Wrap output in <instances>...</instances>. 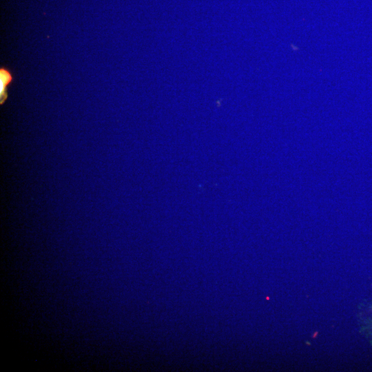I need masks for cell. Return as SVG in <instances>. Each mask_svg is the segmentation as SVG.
I'll return each instance as SVG.
<instances>
[{
	"instance_id": "6da1fadb",
	"label": "cell",
	"mask_w": 372,
	"mask_h": 372,
	"mask_svg": "<svg viewBox=\"0 0 372 372\" xmlns=\"http://www.w3.org/2000/svg\"><path fill=\"white\" fill-rule=\"evenodd\" d=\"M13 76L9 70L0 68V102L2 104L7 98V87L12 82Z\"/></svg>"
}]
</instances>
